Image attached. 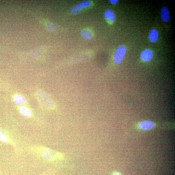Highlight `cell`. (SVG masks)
I'll use <instances>...</instances> for the list:
<instances>
[{"mask_svg":"<svg viewBox=\"0 0 175 175\" xmlns=\"http://www.w3.org/2000/svg\"><path fill=\"white\" fill-rule=\"evenodd\" d=\"M39 153L45 160L50 162L61 161L65 158V155L61 152L49 148L42 147L39 149Z\"/></svg>","mask_w":175,"mask_h":175,"instance_id":"cell-1","label":"cell"},{"mask_svg":"<svg viewBox=\"0 0 175 175\" xmlns=\"http://www.w3.org/2000/svg\"><path fill=\"white\" fill-rule=\"evenodd\" d=\"M37 96L40 102L45 107L49 109L54 108V103L46 94L42 92H39L37 93Z\"/></svg>","mask_w":175,"mask_h":175,"instance_id":"cell-2","label":"cell"},{"mask_svg":"<svg viewBox=\"0 0 175 175\" xmlns=\"http://www.w3.org/2000/svg\"><path fill=\"white\" fill-rule=\"evenodd\" d=\"M126 53L125 47L121 46L119 47L114 54V61L116 64H120L122 61Z\"/></svg>","mask_w":175,"mask_h":175,"instance_id":"cell-3","label":"cell"},{"mask_svg":"<svg viewBox=\"0 0 175 175\" xmlns=\"http://www.w3.org/2000/svg\"><path fill=\"white\" fill-rule=\"evenodd\" d=\"M92 4V2L89 1L82 2L73 7L71 9V12L73 14L78 13L82 11L83 8H86L88 7L91 6Z\"/></svg>","mask_w":175,"mask_h":175,"instance_id":"cell-4","label":"cell"},{"mask_svg":"<svg viewBox=\"0 0 175 175\" xmlns=\"http://www.w3.org/2000/svg\"><path fill=\"white\" fill-rule=\"evenodd\" d=\"M153 57V53L151 50L147 49L142 52L141 55V57L145 61H149Z\"/></svg>","mask_w":175,"mask_h":175,"instance_id":"cell-5","label":"cell"},{"mask_svg":"<svg viewBox=\"0 0 175 175\" xmlns=\"http://www.w3.org/2000/svg\"><path fill=\"white\" fill-rule=\"evenodd\" d=\"M161 18L163 21L166 22H169L170 19L169 10L166 7H164L162 9Z\"/></svg>","mask_w":175,"mask_h":175,"instance_id":"cell-6","label":"cell"},{"mask_svg":"<svg viewBox=\"0 0 175 175\" xmlns=\"http://www.w3.org/2000/svg\"><path fill=\"white\" fill-rule=\"evenodd\" d=\"M0 141L4 143L12 144V142L4 131L0 129Z\"/></svg>","mask_w":175,"mask_h":175,"instance_id":"cell-7","label":"cell"},{"mask_svg":"<svg viewBox=\"0 0 175 175\" xmlns=\"http://www.w3.org/2000/svg\"><path fill=\"white\" fill-rule=\"evenodd\" d=\"M104 16L106 20L111 22L115 21L116 18L115 14L111 9L106 10Z\"/></svg>","mask_w":175,"mask_h":175,"instance_id":"cell-8","label":"cell"},{"mask_svg":"<svg viewBox=\"0 0 175 175\" xmlns=\"http://www.w3.org/2000/svg\"><path fill=\"white\" fill-rule=\"evenodd\" d=\"M154 126V124L150 121L143 122L139 124L141 128L143 130L151 129Z\"/></svg>","mask_w":175,"mask_h":175,"instance_id":"cell-9","label":"cell"},{"mask_svg":"<svg viewBox=\"0 0 175 175\" xmlns=\"http://www.w3.org/2000/svg\"><path fill=\"white\" fill-rule=\"evenodd\" d=\"M149 39L152 42H156L159 38V33L158 31L155 29H152L149 34Z\"/></svg>","mask_w":175,"mask_h":175,"instance_id":"cell-10","label":"cell"},{"mask_svg":"<svg viewBox=\"0 0 175 175\" xmlns=\"http://www.w3.org/2000/svg\"><path fill=\"white\" fill-rule=\"evenodd\" d=\"M81 36L84 39L87 40L92 39L93 38V35L91 32L87 30H83L80 33Z\"/></svg>","mask_w":175,"mask_h":175,"instance_id":"cell-11","label":"cell"},{"mask_svg":"<svg viewBox=\"0 0 175 175\" xmlns=\"http://www.w3.org/2000/svg\"><path fill=\"white\" fill-rule=\"evenodd\" d=\"M20 112L23 116L27 117L31 116L32 115L31 111L25 106H22L21 107L20 109Z\"/></svg>","mask_w":175,"mask_h":175,"instance_id":"cell-12","label":"cell"},{"mask_svg":"<svg viewBox=\"0 0 175 175\" xmlns=\"http://www.w3.org/2000/svg\"><path fill=\"white\" fill-rule=\"evenodd\" d=\"M15 103L18 105H22L26 102V100L22 96L20 95H17L14 98Z\"/></svg>","mask_w":175,"mask_h":175,"instance_id":"cell-13","label":"cell"},{"mask_svg":"<svg viewBox=\"0 0 175 175\" xmlns=\"http://www.w3.org/2000/svg\"><path fill=\"white\" fill-rule=\"evenodd\" d=\"M110 2L113 4H116L118 2V0H110Z\"/></svg>","mask_w":175,"mask_h":175,"instance_id":"cell-14","label":"cell"},{"mask_svg":"<svg viewBox=\"0 0 175 175\" xmlns=\"http://www.w3.org/2000/svg\"><path fill=\"white\" fill-rule=\"evenodd\" d=\"M112 175H121L120 174L118 173H114Z\"/></svg>","mask_w":175,"mask_h":175,"instance_id":"cell-15","label":"cell"},{"mask_svg":"<svg viewBox=\"0 0 175 175\" xmlns=\"http://www.w3.org/2000/svg\"></svg>","mask_w":175,"mask_h":175,"instance_id":"cell-16","label":"cell"}]
</instances>
